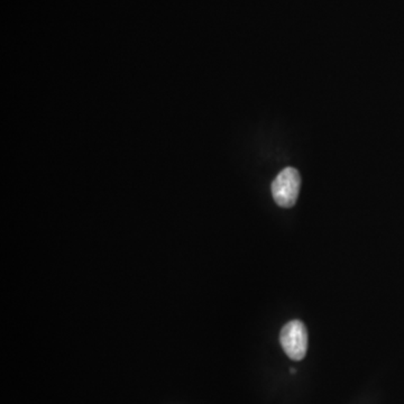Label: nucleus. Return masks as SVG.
<instances>
[{
	"label": "nucleus",
	"instance_id": "nucleus-2",
	"mask_svg": "<svg viewBox=\"0 0 404 404\" xmlns=\"http://www.w3.org/2000/svg\"><path fill=\"white\" fill-rule=\"evenodd\" d=\"M281 346L290 358L301 361L308 350V330L300 320H292L282 328Z\"/></svg>",
	"mask_w": 404,
	"mask_h": 404
},
{
	"label": "nucleus",
	"instance_id": "nucleus-1",
	"mask_svg": "<svg viewBox=\"0 0 404 404\" xmlns=\"http://www.w3.org/2000/svg\"><path fill=\"white\" fill-rule=\"evenodd\" d=\"M301 187V176L298 170L287 168L279 173L272 183L273 199L282 208H291L296 205Z\"/></svg>",
	"mask_w": 404,
	"mask_h": 404
}]
</instances>
